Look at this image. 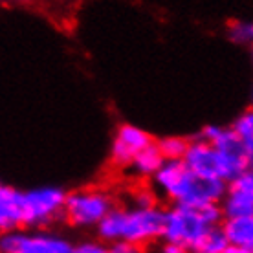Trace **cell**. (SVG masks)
<instances>
[{
	"mask_svg": "<svg viewBox=\"0 0 253 253\" xmlns=\"http://www.w3.org/2000/svg\"><path fill=\"white\" fill-rule=\"evenodd\" d=\"M152 184L154 189L169 200L189 208L220 204L226 193V182L195 174L185 167L182 160H165L152 176Z\"/></svg>",
	"mask_w": 253,
	"mask_h": 253,
	"instance_id": "1",
	"label": "cell"
},
{
	"mask_svg": "<svg viewBox=\"0 0 253 253\" xmlns=\"http://www.w3.org/2000/svg\"><path fill=\"white\" fill-rule=\"evenodd\" d=\"M134 208H152V206H158V195L156 191L147 187V185H139L130 193Z\"/></svg>",
	"mask_w": 253,
	"mask_h": 253,
	"instance_id": "18",
	"label": "cell"
},
{
	"mask_svg": "<svg viewBox=\"0 0 253 253\" xmlns=\"http://www.w3.org/2000/svg\"><path fill=\"white\" fill-rule=\"evenodd\" d=\"M206 229H209V226L200 215V208L174 204L172 208L165 209V226L162 235L165 242L191 248L206 233Z\"/></svg>",
	"mask_w": 253,
	"mask_h": 253,
	"instance_id": "6",
	"label": "cell"
},
{
	"mask_svg": "<svg viewBox=\"0 0 253 253\" xmlns=\"http://www.w3.org/2000/svg\"><path fill=\"white\" fill-rule=\"evenodd\" d=\"M200 139L208 141L215 147L216 151H220L222 154H226L228 158L241 162V164L252 167L253 164V151L248 149L242 143L239 136L231 130V126H220V125H208L200 130Z\"/></svg>",
	"mask_w": 253,
	"mask_h": 253,
	"instance_id": "10",
	"label": "cell"
},
{
	"mask_svg": "<svg viewBox=\"0 0 253 253\" xmlns=\"http://www.w3.org/2000/svg\"><path fill=\"white\" fill-rule=\"evenodd\" d=\"M220 229L228 244L253 248V216L224 218L220 222Z\"/></svg>",
	"mask_w": 253,
	"mask_h": 253,
	"instance_id": "12",
	"label": "cell"
},
{
	"mask_svg": "<svg viewBox=\"0 0 253 253\" xmlns=\"http://www.w3.org/2000/svg\"><path fill=\"white\" fill-rule=\"evenodd\" d=\"M164 162L165 160L160 152L158 145H156V141H152L145 149H141L139 152L134 154V158L128 164V169L138 178H152Z\"/></svg>",
	"mask_w": 253,
	"mask_h": 253,
	"instance_id": "13",
	"label": "cell"
},
{
	"mask_svg": "<svg viewBox=\"0 0 253 253\" xmlns=\"http://www.w3.org/2000/svg\"><path fill=\"white\" fill-rule=\"evenodd\" d=\"M160 253H189V248L182 246V244H174V242H164Z\"/></svg>",
	"mask_w": 253,
	"mask_h": 253,
	"instance_id": "21",
	"label": "cell"
},
{
	"mask_svg": "<svg viewBox=\"0 0 253 253\" xmlns=\"http://www.w3.org/2000/svg\"><path fill=\"white\" fill-rule=\"evenodd\" d=\"M222 253H253V248H244V246H233V244H228L224 248Z\"/></svg>",
	"mask_w": 253,
	"mask_h": 253,
	"instance_id": "22",
	"label": "cell"
},
{
	"mask_svg": "<svg viewBox=\"0 0 253 253\" xmlns=\"http://www.w3.org/2000/svg\"><path fill=\"white\" fill-rule=\"evenodd\" d=\"M72 248L68 239L48 231L13 229L0 233V253H72Z\"/></svg>",
	"mask_w": 253,
	"mask_h": 253,
	"instance_id": "7",
	"label": "cell"
},
{
	"mask_svg": "<svg viewBox=\"0 0 253 253\" xmlns=\"http://www.w3.org/2000/svg\"><path fill=\"white\" fill-rule=\"evenodd\" d=\"M149 143H152V138L147 130H143L141 126L130 125V123H123L118 128L114 141H112V149H110L112 164L118 167H128L134 154L145 149Z\"/></svg>",
	"mask_w": 253,
	"mask_h": 253,
	"instance_id": "9",
	"label": "cell"
},
{
	"mask_svg": "<svg viewBox=\"0 0 253 253\" xmlns=\"http://www.w3.org/2000/svg\"><path fill=\"white\" fill-rule=\"evenodd\" d=\"M182 162L195 174H200V176L206 178H216L222 182H229L231 178L239 176L241 172L252 169V167H248L241 162L228 158L226 154L216 151L211 143L200 138L191 139Z\"/></svg>",
	"mask_w": 253,
	"mask_h": 253,
	"instance_id": "2",
	"label": "cell"
},
{
	"mask_svg": "<svg viewBox=\"0 0 253 253\" xmlns=\"http://www.w3.org/2000/svg\"><path fill=\"white\" fill-rule=\"evenodd\" d=\"M231 130L239 136V139H241L248 149L253 151V110L252 108H248L246 112H242V114L233 121Z\"/></svg>",
	"mask_w": 253,
	"mask_h": 253,
	"instance_id": "16",
	"label": "cell"
},
{
	"mask_svg": "<svg viewBox=\"0 0 253 253\" xmlns=\"http://www.w3.org/2000/svg\"><path fill=\"white\" fill-rule=\"evenodd\" d=\"M228 35L235 44L250 46L253 41V24L250 20H233L228 26Z\"/></svg>",
	"mask_w": 253,
	"mask_h": 253,
	"instance_id": "17",
	"label": "cell"
},
{
	"mask_svg": "<svg viewBox=\"0 0 253 253\" xmlns=\"http://www.w3.org/2000/svg\"><path fill=\"white\" fill-rule=\"evenodd\" d=\"M114 206V198L103 189H77L64 198L63 216L76 228H95Z\"/></svg>",
	"mask_w": 253,
	"mask_h": 253,
	"instance_id": "3",
	"label": "cell"
},
{
	"mask_svg": "<svg viewBox=\"0 0 253 253\" xmlns=\"http://www.w3.org/2000/svg\"><path fill=\"white\" fill-rule=\"evenodd\" d=\"M165 226V208H121V241L145 246L162 239Z\"/></svg>",
	"mask_w": 253,
	"mask_h": 253,
	"instance_id": "4",
	"label": "cell"
},
{
	"mask_svg": "<svg viewBox=\"0 0 253 253\" xmlns=\"http://www.w3.org/2000/svg\"><path fill=\"white\" fill-rule=\"evenodd\" d=\"M108 253H143V248L125 241H118L108 246Z\"/></svg>",
	"mask_w": 253,
	"mask_h": 253,
	"instance_id": "20",
	"label": "cell"
},
{
	"mask_svg": "<svg viewBox=\"0 0 253 253\" xmlns=\"http://www.w3.org/2000/svg\"><path fill=\"white\" fill-rule=\"evenodd\" d=\"M24 228L22 220V191L0 185V233Z\"/></svg>",
	"mask_w": 253,
	"mask_h": 253,
	"instance_id": "11",
	"label": "cell"
},
{
	"mask_svg": "<svg viewBox=\"0 0 253 253\" xmlns=\"http://www.w3.org/2000/svg\"><path fill=\"white\" fill-rule=\"evenodd\" d=\"M228 246V241L222 233L220 226L206 229V233L189 248V253H222Z\"/></svg>",
	"mask_w": 253,
	"mask_h": 253,
	"instance_id": "14",
	"label": "cell"
},
{
	"mask_svg": "<svg viewBox=\"0 0 253 253\" xmlns=\"http://www.w3.org/2000/svg\"><path fill=\"white\" fill-rule=\"evenodd\" d=\"M160 152L164 160H182L184 158L189 139L182 138V136H165L160 141H156Z\"/></svg>",
	"mask_w": 253,
	"mask_h": 253,
	"instance_id": "15",
	"label": "cell"
},
{
	"mask_svg": "<svg viewBox=\"0 0 253 253\" xmlns=\"http://www.w3.org/2000/svg\"><path fill=\"white\" fill-rule=\"evenodd\" d=\"M66 193L59 187H39L22 191L24 228H44L63 215Z\"/></svg>",
	"mask_w": 253,
	"mask_h": 253,
	"instance_id": "5",
	"label": "cell"
},
{
	"mask_svg": "<svg viewBox=\"0 0 253 253\" xmlns=\"http://www.w3.org/2000/svg\"><path fill=\"white\" fill-rule=\"evenodd\" d=\"M72 253H108V246H105L103 242L86 241L72 248Z\"/></svg>",
	"mask_w": 253,
	"mask_h": 253,
	"instance_id": "19",
	"label": "cell"
},
{
	"mask_svg": "<svg viewBox=\"0 0 253 253\" xmlns=\"http://www.w3.org/2000/svg\"><path fill=\"white\" fill-rule=\"evenodd\" d=\"M220 211L224 218L253 216V172H241L239 176L226 182V193L220 200Z\"/></svg>",
	"mask_w": 253,
	"mask_h": 253,
	"instance_id": "8",
	"label": "cell"
}]
</instances>
